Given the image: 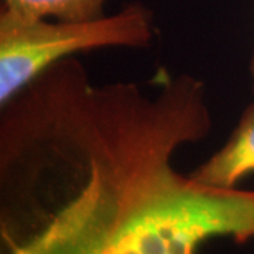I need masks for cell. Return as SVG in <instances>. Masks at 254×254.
Listing matches in <instances>:
<instances>
[{
	"mask_svg": "<svg viewBox=\"0 0 254 254\" xmlns=\"http://www.w3.org/2000/svg\"><path fill=\"white\" fill-rule=\"evenodd\" d=\"M180 136L120 110L68 119L37 140L0 202L1 254H200L254 239V190L174 167Z\"/></svg>",
	"mask_w": 254,
	"mask_h": 254,
	"instance_id": "6da1fadb",
	"label": "cell"
},
{
	"mask_svg": "<svg viewBox=\"0 0 254 254\" xmlns=\"http://www.w3.org/2000/svg\"><path fill=\"white\" fill-rule=\"evenodd\" d=\"M153 11L140 1L89 21H64L0 10V106L53 64L109 47L148 48Z\"/></svg>",
	"mask_w": 254,
	"mask_h": 254,
	"instance_id": "7a4b0ae2",
	"label": "cell"
},
{
	"mask_svg": "<svg viewBox=\"0 0 254 254\" xmlns=\"http://www.w3.org/2000/svg\"><path fill=\"white\" fill-rule=\"evenodd\" d=\"M254 173V102L243 112L227 141L190 177L205 185L236 188L237 184Z\"/></svg>",
	"mask_w": 254,
	"mask_h": 254,
	"instance_id": "3957f363",
	"label": "cell"
},
{
	"mask_svg": "<svg viewBox=\"0 0 254 254\" xmlns=\"http://www.w3.org/2000/svg\"><path fill=\"white\" fill-rule=\"evenodd\" d=\"M106 0H3L4 7L33 17L89 21L103 17Z\"/></svg>",
	"mask_w": 254,
	"mask_h": 254,
	"instance_id": "277c9868",
	"label": "cell"
},
{
	"mask_svg": "<svg viewBox=\"0 0 254 254\" xmlns=\"http://www.w3.org/2000/svg\"><path fill=\"white\" fill-rule=\"evenodd\" d=\"M250 73H252V82H253V93H254V53L252 57V64H250Z\"/></svg>",
	"mask_w": 254,
	"mask_h": 254,
	"instance_id": "5b68a950",
	"label": "cell"
}]
</instances>
